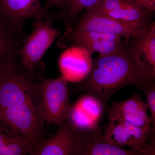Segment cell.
Listing matches in <instances>:
<instances>
[{
	"label": "cell",
	"mask_w": 155,
	"mask_h": 155,
	"mask_svg": "<svg viewBox=\"0 0 155 155\" xmlns=\"http://www.w3.org/2000/svg\"><path fill=\"white\" fill-rule=\"evenodd\" d=\"M155 81L146 71L129 42H124L116 52L99 55L92 61L91 70L73 92L85 91L103 105L119 90L134 84L137 87Z\"/></svg>",
	"instance_id": "obj_1"
},
{
	"label": "cell",
	"mask_w": 155,
	"mask_h": 155,
	"mask_svg": "<svg viewBox=\"0 0 155 155\" xmlns=\"http://www.w3.org/2000/svg\"><path fill=\"white\" fill-rule=\"evenodd\" d=\"M16 56H9L1 62L0 112L39 99L38 82L22 71Z\"/></svg>",
	"instance_id": "obj_2"
},
{
	"label": "cell",
	"mask_w": 155,
	"mask_h": 155,
	"mask_svg": "<svg viewBox=\"0 0 155 155\" xmlns=\"http://www.w3.org/2000/svg\"><path fill=\"white\" fill-rule=\"evenodd\" d=\"M52 22L35 19L33 31L22 42L17 53L25 72L35 78L38 77L39 67L42 68L41 59L56 38L61 35L54 28Z\"/></svg>",
	"instance_id": "obj_3"
},
{
	"label": "cell",
	"mask_w": 155,
	"mask_h": 155,
	"mask_svg": "<svg viewBox=\"0 0 155 155\" xmlns=\"http://www.w3.org/2000/svg\"><path fill=\"white\" fill-rule=\"evenodd\" d=\"M68 81L62 75L55 79L44 78L38 82L40 104L45 121L59 125L69 117L72 107Z\"/></svg>",
	"instance_id": "obj_4"
},
{
	"label": "cell",
	"mask_w": 155,
	"mask_h": 155,
	"mask_svg": "<svg viewBox=\"0 0 155 155\" xmlns=\"http://www.w3.org/2000/svg\"><path fill=\"white\" fill-rule=\"evenodd\" d=\"M149 20L128 22L116 19L91 8L79 17L74 25L67 30L75 31H95L122 37L128 42L134 35L150 24Z\"/></svg>",
	"instance_id": "obj_5"
},
{
	"label": "cell",
	"mask_w": 155,
	"mask_h": 155,
	"mask_svg": "<svg viewBox=\"0 0 155 155\" xmlns=\"http://www.w3.org/2000/svg\"><path fill=\"white\" fill-rule=\"evenodd\" d=\"M39 99L8 108L0 112V122L26 137L34 148L42 137L44 122Z\"/></svg>",
	"instance_id": "obj_6"
},
{
	"label": "cell",
	"mask_w": 155,
	"mask_h": 155,
	"mask_svg": "<svg viewBox=\"0 0 155 155\" xmlns=\"http://www.w3.org/2000/svg\"><path fill=\"white\" fill-rule=\"evenodd\" d=\"M153 132L121 120L110 121L105 126L104 139L116 146L127 147L142 155H155L154 142H150Z\"/></svg>",
	"instance_id": "obj_7"
},
{
	"label": "cell",
	"mask_w": 155,
	"mask_h": 155,
	"mask_svg": "<svg viewBox=\"0 0 155 155\" xmlns=\"http://www.w3.org/2000/svg\"><path fill=\"white\" fill-rule=\"evenodd\" d=\"M122 37L95 31H75L67 30L58 41L60 47L68 46L82 48L90 54L97 52L100 55H107L122 47L124 40Z\"/></svg>",
	"instance_id": "obj_8"
},
{
	"label": "cell",
	"mask_w": 155,
	"mask_h": 155,
	"mask_svg": "<svg viewBox=\"0 0 155 155\" xmlns=\"http://www.w3.org/2000/svg\"><path fill=\"white\" fill-rule=\"evenodd\" d=\"M0 17L21 27L25 21L31 19L52 22L61 21L58 11L52 12L45 8L40 0H0Z\"/></svg>",
	"instance_id": "obj_9"
},
{
	"label": "cell",
	"mask_w": 155,
	"mask_h": 155,
	"mask_svg": "<svg viewBox=\"0 0 155 155\" xmlns=\"http://www.w3.org/2000/svg\"><path fill=\"white\" fill-rule=\"evenodd\" d=\"M59 125L52 137L40 139L34 148L31 155H76L82 130L74 126L68 117Z\"/></svg>",
	"instance_id": "obj_10"
},
{
	"label": "cell",
	"mask_w": 155,
	"mask_h": 155,
	"mask_svg": "<svg viewBox=\"0 0 155 155\" xmlns=\"http://www.w3.org/2000/svg\"><path fill=\"white\" fill-rule=\"evenodd\" d=\"M148 106L143 101L141 94L137 93L125 101L112 102L108 109V119L109 121L123 120L153 132L148 115Z\"/></svg>",
	"instance_id": "obj_11"
},
{
	"label": "cell",
	"mask_w": 155,
	"mask_h": 155,
	"mask_svg": "<svg viewBox=\"0 0 155 155\" xmlns=\"http://www.w3.org/2000/svg\"><path fill=\"white\" fill-rule=\"evenodd\" d=\"M103 133V128L99 125L82 131L76 155H142L137 152L109 143L104 139Z\"/></svg>",
	"instance_id": "obj_12"
},
{
	"label": "cell",
	"mask_w": 155,
	"mask_h": 155,
	"mask_svg": "<svg viewBox=\"0 0 155 155\" xmlns=\"http://www.w3.org/2000/svg\"><path fill=\"white\" fill-rule=\"evenodd\" d=\"M103 104L90 94L81 98L72 107L68 118L74 126L82 131L98 125L103 113Z\"/></svg>",
	"instance_id": "obj_13"
},
{
	"label": "cell",
	"mask_w": 155,
	"mask_h": 155,
	"mask_svg": "<svg viewBox=\"0 0 155 155\" xmlns=\"http://www.w3.org/2000/svg\"><path fill=\"white\" fill-rule=\"evenodd\" d=\"M69 50L60 58V66L63 76L68 81L79 82L88 75L92 61L86 50L81 48Z\"/></svg>",
	"instance_id": "obj_14"
},
{
	"label": "cell",
	"mask_w": 155,
	"mask_h": 155,
	"mask_svg": "<svg viewBox=\"0 0 155 155\" xmlns=\"http://www.w3.org/2000/svg\"><path fill=\"white\" fill-rule=\"evenodd\" d=\"M129 42L143 67L155 79V22L134 35Z\"/></svg>",
	"instance_id": "obj_15"
},
{
	"label": "cell",
	"mask_w": 155,
	"mask_h": 155,
	"mask_svg": "<svg viewBox=\"0 0 155 155\" xmlns=\"http://www.w3.org/2000/svg\"><path fill=\"white\" fill-rule=\"evenodd\" d=\"M25 38L22 27L0 17V61L10 56H18V50Z\"/></svg>",
	"instance_id": "obj_16"
},
{
	"label": "cell",
	"mask_w": 155,
	"mask_h": 155,
	"mask_svg": "<svg viewBox=\"0 0 155 155\" xmlns=\"http://www.w3.org/2000/svg\"><path fill=\"white\" fill-rule=\"evenodd\" d=\"M33 149L31 142L16 129L0 125V155H31Z\"/></svg>",
	"instance_id": "obj_17"
},
{
	"label": "cell",
	"mask_w": 155,
	"mask_h": 155,
	"mask_svg": "<svg viewBox=\"0 0 155 155\" xmlns=\"http://www.w3.org/2000/svg\"><path fill=\"white\" fill-rule=\"evenodd\" d=\"M100 0H65V7L59 10L62 21L65 22L67 29L72 27L84 10L91 8Z\"/></svg>",
	"instance_id": "obj_18"
},
{
	"label": "cell",
	"mask_w": 155,
	"mask_h": 155,
	"mask_svg": "<svg viewBox=\"0 0 155 155\" xmlns=\"http://www.w3.org/2000/svg\"><path fill=\"white\" fill-rule=\"evenodd\" d=\"M103 13L120 20L134 22L149 20L148 14L150 13L137 5L133 0H130L119 9Z\"/></svg>",
	"instance_id": "obj_19"
},
{
	"label": "cell",
	"mask_w": 155,
	"mask_h": 155,
	"mask_svg": "<svg viewBox=\"0 0 155 155\" xmlns=\"http://www.w3.org/2000/svg\"><path fill=\"white\" fill-rule=\"evenodd\" d=\"M139 90L142 91L144 93L147 101V104L148 106L151 113L150 118L151 128L153 131H155V81L144 85L137 87Z\"/></svg>",
	"instance_id": "obj_20"
},
{
	"label": "cell",
	"mask_w": 155,
	"mask_h": 155,
	"mask_svg": "<svg viewBox=\"0 0 155 155\" xmlns=\"http://www.w3.org/2000/svg\"><path fill=\"white\" fill-rule=\"evenodd\" d=\"M130 0H100L99 2L89 8L95 11L106 13L119 9L125 5Z\"/></svg>",
	"instance_id": "obj_21"
},
{
	"label": "cell",
	"mask_w": 155,
	"mask_h": 155,
	"mask_svg": "<svg viewBox=\"0 0 155 155\" xmlns=\"http://www.w3.org/2000/svg\"><path fill=\"white\" fill-rule=\"evenodd\" d=\"M137 5L147 10L148 12L153 13L155 11V0H133Z\"/></svg>",
	"instance_id": "obj_22"
},
{
	"label": "cell",
	"mask_w": 155,
	"mask_h": 155,
	"mask_svg": "<svg viewBox=\"0 0 155 155\" xmlns=\"http://www.w3.org/2000/svg\"><path fill=\"white\" fill-rule=\"evenodd\" d=\"M65 4V0H46L44 7L47 10L56 8L59 10H62L64 8Z\"/></svg>",
	"instance_id": "obj_23"
},
{
	"label": "cell",
	"mask_w": 155,
	"mask_h": 155,
	"mask_svg": "<svg viewBox=\"0 0 155 155\" xmlns=\"http://www.w3.org/2000/svg\"><path fill=\"white\" fill-rule=\"evenodd\" d=\"M0 61V65H1V61Z\"/></svg>",
	"instance_id": "obj_24"
},
{
	"label": "cell",
	"mask_w": 155,
	"mask_h": 155,
	"mask_svg": "<svg viewBox=\"0 0 155 155\" xmlns=\"http://www.w3.org/2000/svg\"></svg>",
	"instance_id": "obj_25"
}]
</instances>
